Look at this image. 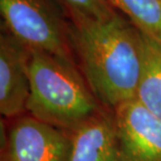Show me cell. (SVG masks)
Listing matches in <instances>:
<instances>
[{
    "label": "cell",
    "mask_w": 161,
    "mask_h": 161,
    "mask_svg": "<svg viewBox=\"0 0 161 161\" xmlns=\"http://www.w3.org/2000/svg\"><path fill=\"white\" fill-rule=\"evenodd\" d=\"M125 161H161V118L135 97L112 112Z\"/></svg>",
    "instance_id": "5b68a950"
},
{
    "label": "cell",
    "mask_w": 161,
    "mask_h": 161,
    "mask_svg": "<svg viewBox=\"0 0 161 161\" xmlns=\"http://www.w3.org/2000/svg\"><path fill=\"white\" fill-rule=\"evenodd\" d=\"M140 31L161 40V0H108Z\"/></svg>",
    "instance_id": "9c48e42d"
},
{
    "label": "cell",
    "mask_w": 161,
    "mask_h": 161,
    "mask_svg": "<svg viewBox=\"0 0 161 161\" xmlns=\"http://www.w3.org/2000/svg\"><path fill=\"white\" fill-rule=\"evenodd\" d=\"M69 161H125L111 112L103 111L72 132Z\"/></svg>",
    "instance_id": "52a82bcc"
},
{
    "label": "cell",
    "mask_w": 161,
    "mask_h": 161,
    "mask_svg": "<svg viewBox=\"0 0 161 161\" xmlns=\"http://www.w3.org/2000/svg\"><path fill=\"white\" fill-rule=\"evenodd\" d=\"M69 12L71 20H106L113 16L114 8L108 0H59Z\"/></svg>",
    "instance_id": "30bf717a"
},
{
    "label": "cell",
    "mask_w": 161,
    "mask_h": 161,
    "mask_svg": "<svg viewBox=\"0 0 161 161\" xmlns=\"http://www.w3.org/2000/svg\"><path fill=\"white\" fill-rule=\"evenodd\" d=\"M4 31L25 45L75 63L70 25L54 0H0Z\"/></svg>",
    "instance_id": "3957f363"
},
{
    "label": "cell",
    "mask_w": 161,
    "mask_h": 161,
    "mask_svg": "<svg viewBox=\"0 0 161 161\" xmlns=\"http://www.w3.org/2000/svg\"><path fill=\"white\" fill-rule=\"evenodd\" d=\"M31 50L8 31L0 35V113L17 118L26 111L31 94Z\"/></svg>",
    "instance_id": "8992f818"
},
{
    "label": "cell",
    "mask_w": 161,
    "mask_h": 161,
    "mask_svg": "<svg viewBox=\"0 0 161 161\" xmlns=\"http://www.w3.org/2000/svg\"><path fill=\"white\" fill-rule=\"evenodd\" d=\"M30 80L26 112L46 124L73 132L105 111L70 61L31 50Z\"/></svg>",
    "instance_id": "7a4b0ae2"
},
{
    "label": "cell",
    "mask_w": 161,
    "mask_h": 161,
    "mask_svg": "<svg viewBox=\"0 0 161 161\" xmlns=\"http://www.w3.org/2000/svg\"><path fill=\"white\" fill-rule=\"evenodd\" d=\"M73 51L86 82L103 107L113 112L136 97L142 71L140 31L117 13L106 20H71Z\"/></svg>",
    "instance_id": "6da1fadb"
},
{
    "label": "cell",
    "mask_w": 161,
    "mask_h": 161,
    "mask_svg": "<svg viewBox=\"0 0 161 161\" xmlns=\"http://www.w3.org/2000/svg\"><path fill=\"white\" fill-rule=\"evenodd\" d=\"M14 119L2 151V161H69L72 132L30 114Z\"/></svg>",
    "instance_id": "277c9868"
},
{
    "label": "cell",
    "mask_w": 161,
    "mask_h": 161,
    "mask_svg": "<svg viewBox=\"0 0 161 161\" xmlns=\"http://www.w3.org/2000/svg\"><path fill=\"white\" fill-rule=\"evenodd\" d=\"M141 39L142 71L136 98L161 118V40L143 34H141Z\"/></svg>",
    "instance_id": "ba28073f"
}]
</instances>
